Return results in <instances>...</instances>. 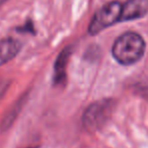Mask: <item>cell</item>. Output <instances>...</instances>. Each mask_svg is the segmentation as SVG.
<instances>
[{
    "label": "cell",
    "mask_w": 148,
    "mask_h": 148,
    "mask_svg": "<svg viewBox=\"0 0 148 148\" xmlns=\"http://www.w3.org/2000/svg\"><path fill=\"white\" fill-rule=\"evenodd\" d=\"M145 41L136 32H126L119 36L113 45V57L123 66H131L143 57Z\"/></svg>",
    "instance_id": "obj_1"
},
{
    "label": "cell",
    "mask_w": 148,
    "mask_h": 148,
    "mask_svg": "<svg viewBox=\"0 0 148 148\" xmlns=\"http://www.w3.org/2000/svg\"><path fill=\"white\" fill-rule=\"evenodd\" d=\"M115 108L113 100H101L91 104L82 116L83 126L89 132L99 130L107 123Z\"/></svg>",
    "instance_id": "obj_2"
},
{
    "label": "cell",
    "mask_w": 148,
    "mask_h": 148,
    "mask_svg": "<svg viewBox=\"0 0 148 148\" xmlns=\"http://www.w3.org/2000/svg\"><path fill=\"white\" fill-rule=\"evenodd\" d=\"M121 12H122V3L118 1H112L104 5L93 16L89 24V33L92 35L97 34L107 27L120 21Z\"/></svg>",
    "instance_id": "obj_3"
},
{
    "label": "cell",
    "mask_w": 148,
    "mask_h": 148,
    "mask_svg": "<svg viewBox=\"0 0 148 148\" xmlns=\"http://www.w3.org/2000/svg\"><path fill=\"white\" fill-rule=\"evenodd\" d=\"M148 12V0H127L122 4L120 21L142 18Z\"/></svg>",
    "instance_id": "obj_4"
},
{
    "label": "cell",
    "mask_w": 148,
    "mask_h": 148,
    "mask_svg": "<svg viewBox=\"0 0 148 148\" xmlns=\"http://www.w3.org/2000/svg\"><path fill=\"white\" fill-rule=\"evenodd\" d=\"M22 43L15 38L7 37L0 41V66L11 60L19 53Z\"/></svg>",
    "instance_id": "obj_5"
},
{
    "label": "cell",
    "mask_w": 148,
    "mask_h": 148,
    "mask_svg": "<svg viewBox=\"0 0 148 148\" xmlns=\"http://www.w3.org/2000/svg\"><path fill=\"white\" fill-rule=\"evenodd\" d=\"M70 56V51L69 49H65L60 56L58 57L57 60H56L55 64V75H54V81L57 85L61 84L64 82L66 77V64H67L68 59Z\"/></svg>",
    "instance_id": "obj_6"
},
{
    "label": "cell",
    "mask_w": 148,
    "mask_h": 148,
    "mask_svg": "<svg viewBox=\"0 0 148 148\" xmlns=\"http://www.w3.org/2000/svg\"><path fill=\"white\" fill-rule=\"evenodd\" d=\"M4 1H5V0H0V4H1L2 2H4Z\"/></svg>",
    "instance_id": "obj_7"
}]
</instances>
